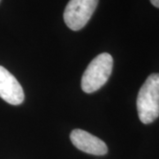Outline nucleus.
<instances>
[{"label":"nucleus","mask_w":159,"mask_h":159,"mask_svg":"<svg viewBox=\"0 0 159 159\" xmlns=\"http://www.w3.org/2000/svg\"><path fill=\"white\" fill-rule=\"evenodd\" d=\"M139 119L150 124L159 117V74H152L140 89L136 101Z\"/></svg>","instance_id":"obj_1"},{"label":"nucleus","mask_w":159,"mask_h":159,"mask_svg":"<svg viewBox=\"0 0 159 159\" xmlns=\"http://www.w3.org/2000/svg\"><path fill=\"white\" fill-rule=\"evenodd\" d=\"M113 66V58L111 54L104 52L95 57L88 66L81 79V89L90 94L104 85L111 76Z\"/></svg>","instance_id":"obj_2"},{"label":"nucleus","mask_w":159,"mask_h":159,"mask_svg":"<svg viewBox=\"0 0 159 159\" xmlns=\"http://www.w3.org/2000/svg\"><path fill=\"white\" fill-rule=\"evenodd\" d=\"M98 0H70L64 11V20L69 29L79 31L90 20Z\"/></svg>","instance_id":"obj_3"},{"label":"nucleus","mask_w":159,"mask_h":159,"mask_svg":"<svg viewBox=\"0 0 159 159\" xmlns=\"http://www.w3.org/2000/svg\"><path fill=\"white\" fill-rule=\"evenodd\" d=\"M0 97L12 105L22 103L25 97L20 82L2 66H0Z\"/></svg>","instance_id":"obj_4"},{"label":"nucleus","mask_w":159,"mask_h":159,"mask_svg":"<svg viewBox=\"0 0 159 159\" xmlns=\"http://www.w3.org/2000/svg\"><path fill=\"white\" fill-rule=\"evenodd\" d=\"M70 139L76 148L85 153L102 156L108 152V148L104 142L82 129L72 131Z\"/></svg>","instance_id":"obj_5"},{"label":"nucleus","mask_w":159,"mask_h":159,"mask_svg":"<svg viewBox=\"0 0 159 159\" xmlns=\"http://www.w3.org/2000/svg\"><path fill=\"white\" fill-rule=\"evenodd\" d=\"M150 3H151L155 7L159 8V0H150Z\"/></svg>","instance_id":"obj_6"}]
</instances>
